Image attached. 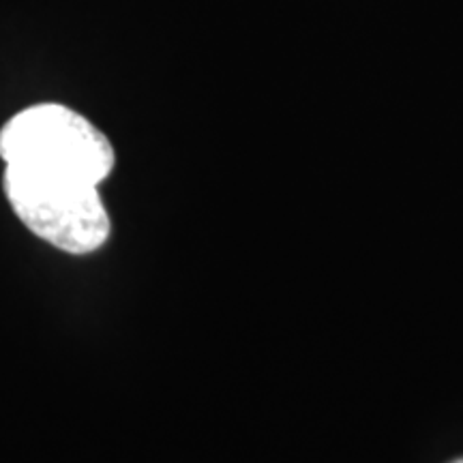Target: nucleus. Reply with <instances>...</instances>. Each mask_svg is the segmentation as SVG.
<instances>
[{
	"instance_id": "f257e3e1",
	"label": "nucleus",
	"mask_w": 463,
	"mask_h": 463,
	"mask_svg": "<svg viewBox=\"0 0 463 463\" xmlns=\"http://www.w3.org/2000/svg\"><path fill=\"white\" fill-rule=\"evenodd\" d=\"M5 165L28 167L99 184L116 167V150L99 127L62 103H37L0 129Z\"/></svg>"
},
{
	"instance_id": "f03ea898",
	"label": "nucleus",
	"mask_w": 463,
	"mask_h": 463,
	"mask_svg": "<svg viewBox=\"0 0 463 463\" xmlns=\"http://www.w3.org/2000/svg\"><path fill=\"white\" fill-rule=\"evenodd\" d=\"M3 191L15 217L37 239L69 256H90L112 234L99 184L5 165Z\"/></svg>"
},
{
	"instance_id": "7ed1b4c3",
	"label": "nucleus",
	"mask_w": 463,
	"mask_h": 463,
	"mask_svg": "<svg viewBox=\"0 0 463 463\" xmlns=\"http://www.w3.org/2000/svg\"><path fill=\"white\" fill-rule=\"evenodd\" d=\"M453 463H463V459H457V461H453Z\"/></svg>"
}]
</instances>
